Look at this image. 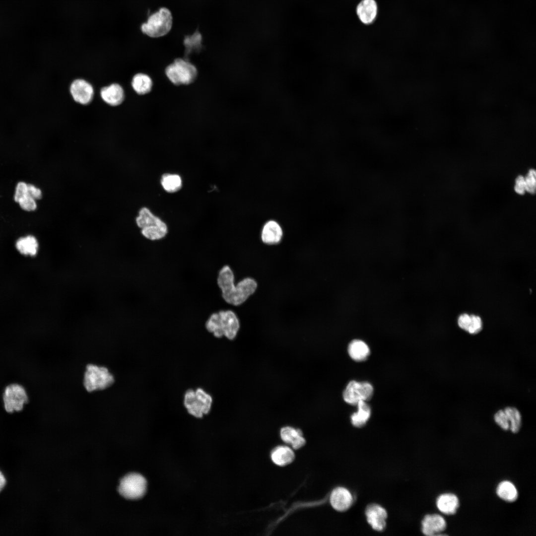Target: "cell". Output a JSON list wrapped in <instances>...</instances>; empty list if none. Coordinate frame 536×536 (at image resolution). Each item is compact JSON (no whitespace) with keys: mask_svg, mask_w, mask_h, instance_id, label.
I'll use <instances>...</instances> for the list:
<instances>
[{"mask_svg":"<svg viewBox=\"0 0 536 536\" xmlns=\"http://www.w3.org/2000/svg\"><path fill=\"white\" fill-rule=\"evenodd\" d=\"M216 282L222 300L232 307H238L245 303L258 288L256 280L250 276L235 282L234 271L227 264L218 270Z\"/></svg>","mask_w":536,"mask_h":536,"instance_id":"6da1fadb","label":"cell"},{"mask_svg":"<svg viewBox=\"0 0 536 536\" xmlns=\"http://www.w3.org/2000/svg\"><path fill=\"white\" fill-rule=\"evenodd\" d=\"M207 331L217 338L225 337L233 340L241 327L240 320L231 309H220L211 313L204 323Z\"/></svg>","mask_w":536,"mask_h":536,"instance_id":"7a4b0ae2","label":"cell"},{"mask_svg":"<svg viewBox=\"0 0 536 536\" xmlns=\"http://www.w3.org/2000/svg\"><path fill=\"white\" fill-rule=\"evenodd\" d=\"M83 385L89 392L106 389L115 381L112 373L106 367L96 364L86 366L83 375Z\"/></svg>","mask_w":536,"mask_h":536,"instance_id":"3957f363","label":"cell"},{"mask_svg":"<svg viewBox=\"0 0 536 536\" xmlns=\"http://www.w3.org/2000/svg\"><path fill=\"white\" fill-rule=\"evenodd\" d=\"M1 399L4 410L9 414L22 411L29 402L26 389L16 382L10 383L4 387Z\"/></svg>","mask_w":536,"mask_h":536,"instance_id":"277c9868","label":"cell"},{"mask_svg":"<svg viewBox=\"0 0 536 536\" xmlns=\"http://www.w3.org/2000/svg\"><path fill=\"white\" fill-rule=\"evenodd\" d=\"M172 24L173 17L170 10L163 7L150 15L140 28L142 33L147 36L158 38L168 34L171 29Z\"/></svg>","mask_w":536,"mask_h":536,"instance_id":"5b68a950","label":"cell"},{"mask_svg":"<svg viewBox=\"0 0 536 536\" xmlns=\"http://www.w3.org/2000/svg\"><path fill=\"white\" fill-rule=\"evenodd\" d=\"M165 73L169 80L176 85L193 83L198 75L196 67L189 60L178 58L168 66Z\"/></svg>","mask_w":536,"mask_h":536,"instance_id":"8992f818","label":"cell"},{"mask_svg":"<svg viewBox=\"0 0 536 536\" xmlns=\"http://www.w3.org/2000/svg\"><path fill=\"white\" fill-rule=\"evenodd\" d=\"M212 399L203 389L188 390L184 395V404L188 412L192 415L201 418L210 410Z\"/></svg>","mask_w":536,"mask_h":536,"instance_id":"52a82bcc","label":"cell"},{"mask_svg":"<svg viewBox=\"0 0 536 536\" xmlns=\"http://www.w3.org/2000/svg\"><path fill=\"white\" fill-rule=\"evenodd\" d=\"M147 485L146 479L142 475L137 472H130L120 479L118 491L125 499L136 500L144 495Z\"/></svg>","mask_w":536,"mask_h":536,"instance_id":"ba28073f","label":"cell"},{"mask_svg":"<svg viewBox=\"0 0 536 536\" xmlns=\"http://www.w3.org/2000/svg\"><path fill=\"white\" fill-rule=\"evenodd\" d=\"M373 394L372 385L367 382L351 381L347 385L343 392L344 401L351 405H357L360 401L370 400Z\"/></svg>","mask_w":536,"mask_h":536,"instance_id":"9c48e42d","label":"cell"},{"mask_svg":"<svg viewBox=\"0 0 536 536\" xmlns=\"http://www.w3.org/2000/svg\"><path fill=\"white\" fill-rule=\"evenodd\" d=\"M69 90L73 99L82 105H87L90 103L94 95L93 86L83 79L79 78L73 80L70 84Z\"/></svg>","mask_w":536,"mask_h":536,"instance_id":"30bf717a","label":"cell"},{"mask_svg":"<svg viewBox=\"0 0 536 536\" xmlns=\"http://www.w3.org/2000/svg\"><path fill=\"white\" fill-rule=\"evenodd\" d=\"M365 515L368 524L374 530L382 531L385 529L387 513L381 506L376 504L368 505Z\"/></svg>","mask_w":536,"mask_h":536,"instance_id":"8fae6325","label":"cell"},{"mask_svg":"<svg viewBox=\"0 0 536 536\" xmlns=\"http://www.w3.org/2000/svg\"><path fill=\"white\" fill-rule=\"evenodd\" d=\"M283 231L280 225L274 220H269L264 225L261 234L262 242L268 246L279 244L282 238Z\"/></svg>","mask_w":536,"mask_h":536,"instance_id":"7c38bea8","label":"cell"},{"mask_svg":"<svg viewBox=\"0 0 536 536\" xmlns=\"http://www.w3.org/2000/svg\"><path fill=\"white\" fill-rule=\"evenodd\" d=\"M356 12L359 20L364 24L372 23L378 13V6L375 0H361L358 4Z\"/></svg>","mask_w":536,"mask_h":536,"instance_id":"4fadbf2b","label":"cell"},{"mask_svg":"<svg viewBox=\"0 0 536 536\" xmlns=\"http://www.w3.org/2000/svg\"><path fill=\"white\" fill-rule=\"evenodd\" d=\"M332 507L338 511H344L352 505L353 497L350 492L345 488L338 487L333 490L330 496Z\"/></svg>","mask_w":536,"mask_h":536,"instance_id":"5bb4252c","label":"cell"},{"mask_svg":"<svg viewBox=\"0 0 536 536\" xmlns=\"http://www.w3.org/2000/svg\"><path fill=\"white\" fill-rule=\"evenodd\" d=\"M422 532L426 536L437 535L445 530L446 523L443 517L438 514H428L422 521Z\"/></svg>","mask_w":536,"mask_h":536,"instance_id":"9a60e30c","label":"cell"},{"mask_svg":"<svg viewBox=\"0 0 536 536\" xmlns=\"http://www.w3.org/2000/svg\"><path fill=\"white\" fill-rule=\"evenodd\" d=\"M102 99L112 106L120 105L124 99V91L118 83H112L103 87L100 90Z\"/></svg>","mask_w":536,"mask_h":536,"instance_id":"2e32d148","label":"cell"},{"mask_svg":"<svg viewBox=\"0 0 536 536\" xmlns=\"http://www.w3.org/2000/svg\"><path fill=\"white\" fill-rule=\"evenodd\" d=\"M457 321L461 329L471 335L479 333L482 329V321L477 315L464 313L459 316Z\"/></svg>","mask_w":536,"mask_h":536,"instance_id":"e0dca14e","label":"cell"},{"mask_svg":"<svg viewBox=\"0 0 536 536\" xmlns=\"http://www.w3.org/2000/svg\"><path fill=\"white\" fill-rule=\"evenodd\" d=\"M280 434L282 440L291 444L294 449H299L305 444L306 440L302 436V431L299 429L285 426L281 429Z\"/></svg>","mask_w":536,"mask_h":536,"instance_id":"ac0fdd59","label":"cell"},{"mask_svg":"<svg viewBox=\"0 0 536 536\" xmlns=\"http://www.w3.org/2000/svg\"><path fill=\"white\" fill-rule=\"evenodd\" d=\"M436 505L442 513L446 515H453L456 513L459 507V502L457 496L455 494L444 493L437 498Z\"/></svg>","mask_w":536,"mask_h":536,"instance_id":"d6986e66","label":"cell"},{"mask_svg":"<svg viewBox=\"0 0 536 536\" xmlns=\"http://www.w3.org/2000/svg\"><path fill=\"white\" fill-rule=\"evenodd\" d=\"M347 351L349 356L357 362L366 360L370 353L367 344L359 339L352 340L348 346Z\"/></svg>","mask_w":536,"mask_h":536,"instance_id":"ffe728a7","label":"cell"},{"mask_svg":"<svg viewBox=\"0 0 536 536\" xmlns=\"http://www.w3.org/2000/svg\"><path fill=\"white\" fill-rule=\"evenodd\" d=\"M295 455L291 449L287 446H279L275 448L271 453L273 462L279 466H285L291 463Z\"/></svg>","mask_w":536,"mask_h":536,"instance_id":"44dd1931","label":"cell"},{"mask_svg":"<svg viewBox=\"0 0 536 536\" xmlns=\"http://www.w3.org/2000/svg\"><path fill=\"white\" fill-rule=\"evenodd\" d=\"M132 86L137 94L144 95L151 91L152 81L148 75L143 73H138L133 77Z\"/></svg>","mask_w":536,"mask_h":536,"instance_id":"7402d4cb","label":"cell"},{"mask_svg":"<svg viewBox=\"0 0 536 536\" xmlns=\"http://www.w3.org/2000/svg\"><path fill=\"white\" fill-rule=\"evenodd\" d=\"M38 246L37 239L32 235L19 238L16 242V247L20 253L32 256L37 254Z\"/></svg>","mask_w":536,"mask_h":536,"instance_id":"603a6c76","label":"cell"},{"mask_svg":"<svg viewBox=\"0 0 536 536\" xmlns=\"http://www.w3.org/2000/svg\"><path fill=\"white\" fill-rule=\"evenodd\" d=\"M358 410L351 416V421L353 425L357 427L364 426L367 422L371 415V408L364 401H359L357 404Z\"/></svg>","mask_w":536,"mask_h":536,"instance_id":"cb8c5ba5","label":"cell"},{"mask_svg":"<svg viewBox=\"0 0 536 536\" xmlns=\"http://www.w3.org/2000/svg\"><path fill=\"white\" fill-rule=\"evenodd\" d=\"M135 222L137 226L140 229L147 226L159 225L164 222L146 207H142L139 210Z\"/></svg>","mask_w":536,"mask_h":536,"instance_id":"d4e9b609","label":"cell"},{"mask_svg":"<svg viewBox=\"0 0 536 536\" xmlns=\"http://www.w3.org/2000/svg\"><path fill=\"white\" fill-rule=\"evenodd\" d=\"M141 235L146 239L150 241L160 240L166 237L168 233V227L166 224H162L147 226L141 229Z\"/></svg>","mask_w":536,"mask_h":536,"instance_id":"484cf974","label":"cell"},{"mask_svg":"<svg viewBox=\"0 0 536 536\" xmlns=\"http://www.w3.org/2000/svg\"><path fill=\"white\" fill-rule=\"evenodd\" d=\"M497 495L503 500L512 502L518 497V491L515 486L510 481H503L497 486Z\"/></svg>","mask_w":536,"mask_h":536,"instance_id":"4316f807","label":"cell"},{"mask_svg":"<svg viewBox=\"0 0 536 536\" xmlns=\"http://www.w3.org/2000/svg\"><path fill=\"white\" fill-rule=\"evenodd\" d=\"M202 36L201 33L197 31L193 35L186 36L184 40V45L185 47L186 59L192 54L198 53L202 48Z\"/></svg>","mask_w":536,"mask_h":536,"instance_id":"83f0119b","label":"cell"},{"mask_svg":"<svg viewBox=\"0 0 536 536\" xmlns=\"http://www.w3.org/2000/svg\"><path fill=\"white\" fill-rule=\"evenodd\" d=\"M161 184L165 191L172 193L181 188L182 181L178 174L166 173L162 176Z\"/></svg>","mask_w":536,"mask_h":536,"instance_id":"f1b7e54d","label":"cell"},{"mask_svg":"<svg viewBox=\"0 0 536 536\" xmlns=\"http://www.w3.org/2000/svg\"><path fill=\"white\" fill-rule=\"evenodd\" d=\"M507 415L510 430L513 433H517L521 426L522 416L519 410L515 407L507 406L504 408Z\"/></svg>","mask_w":536,"mask_h":536,"instance_id":"f546056e","label":"cell"},{"mask_svg":"<svg viewBox=\"0 0 536 536\" xmlns=\"http://www.w3.org/2000/svg\"><path fill=\"white\" fill-rule=\"evenodd\" d=\"M17 203L22 209L28 212L35 211L37 208L36 200L29 195L21 198Z\"/></svg>","mask_w":536,"mask_h":536,"instance_id":"4dcf8cb0","label":"cell"},{"mask_svg":"<svg viewBox=\"0 0 536 536\" xmlns=\"http://www.w3.org/2000/svg\"><path fill=\"white\" fill-rule=\"evenodd\" d=\"M494 420L495 423L502 429L504 430H509V423L504 409H499L495 413Z\"/></svg>","mask_w":536,"mask_h":536,"instance_id":"1f68e13d","label":"cell"},{"mask_svg":"<svg viewBox=\"0 0 536 536\" xmlns=\"http://www.w3.org/2000/svg\"><path fill=\"white\" fill-rule=\"evenodd\" d=\"M526 191L531 194H534L536 191V171L530 169L525 179Z\"/></svg>","mask_w":536,"mask_h":536,"instance_id":"d6a6232c","label":"cell"},{"mask_svg":"<svg viewBox=\"0 0 536 536\" xmlns=\"http://www.w3.org/2000/svg\"><path fill=\"white\" fill-rule=\"evenodd\" d=\"M27 195H28V184L22 181L18 182L15 187L13 197L14 201L17 202L21 198Z\"/></svg>","mask_w":536,"mask_h":536,"instance_id":"836d02e7","label":"cell"},{"mask_svg":"<svg viewBox=\"0 0 536 536\" xmlns=\"http://www.w3.org/2000/svg\"><path fill=\"white\" fill-rule=\"evenodd\" d=\"M28 195L35 199L39 200L42 197V192L40 189L31 184H28Z\"/></svg>","mask_w":536,"mask_h":536,"instance_id":"e575fe53","label":"cell"},{"mask_svg":"<svg viewBox=\"0 0 536 536\" xmlns=\"http://www.w3.org/2000/svg\"><path fill=\"white\" fill-rule=\"evenodd\" d=\"M515 192L520 195H523L526 191V184L525 178L521 175L518 176L516 179V185L514 187Z\"/></svg>","mask_w":536,"mask_h":536,"instance_id":"d590c367","label":"cell"},{"mask_svg":"<svg viewBox=\"0 0 536 536\" xmlns=\"http://www.w3.org/2000/svg\"><path fill=\"white\" fill-rule=\"evenodd\" d=\"M6 484V479L3 473L0 470V492L4 488Z\"/></svg>","mask_w":536,"mask_h":536,"instance_id":"8d00e7d4","label":"cell"}]
</instances>
